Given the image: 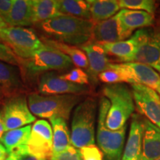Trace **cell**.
Segmentation results:
<instances>
[{
	"mask_svg": "<svg viewBox=\"0 0 160 160\" xmlns=\"http://www.w3.org/2000/svg\"><path fill=\"white\" fill-rule=\"evenodd\" d=\"M19 65L26 77L31 81H34L40 75L47 72L68 69L73 63L62 52L44 45L30 59H19Z\"/></svg>",
	"mask_w": 160,
	"mask_h": 160,
	"instance_id": "5",
	"label": "cell"
},
{
	"mask_svg": "<svg viewBox=\"0 0 160 160\" xmlns=\"http://www.w3.org/2000/svg\"><path fill=\"white\" fill-rule=\"evenodd\" d=\"M9 27L8 25V24L5 22V21H4V19L0 17V29H2V28H6Z\"/></svg>",
	"mask_w": 160,
	"mask_h": 160,
	"instance_id": "38",
	"label": "cell"
},
{
	"mask_svg": "<svg viewBox=\"0 0 160 160\" xmlns=\"http://www.w3.org/2000/svg\"><path fill=\"white\" fill-rule=\"evenodd\" d=\"M145 29H139L129 39L114 43L100 45L108 55L117 57L122 63L128 62L134 55L142 39Z\"/></svg>",
	"mask_w": 160,
	"mask_h": 160,
	"instance_id": "16",
	"label": "cell"
},
{
	"mask_svg": "<svg viewBox=\"0 0 160 160\" xmlns=\"http://www.w3.org/2000/svg\"><path fill=\"white\" fill-rule=\"evenodd\" d=\"M91 20L94 23L113 17L120 10L117 0H88Z\"/></svg>",
	"mask_w": 160,
	"mask_h": 160,
	"instance_id": "22",
	"label": "cell"
},
{
	"mask_svg": "<svg viewBox=\"0 0 160 160\" xmlns=\"http://www.w3.org/2000/svg\"><path fill=\"white\" fill-rule=\"evenodd\" d=\"M120 9L142 11L153 14L156 10L155 2L152 0H119Z\"/></svg>",
	"mask_w": 160,
	"mask_h": 160,
	"instance_id": "28",
	"label": "cell"
},
{
	"mask_svg": "<svg viewBox=\"0 0 160 160\" xmlns=\"http://www.w3.org/2000/svg\"><path fill=\"white\" fill-rule=\"evenodd\" d=\"M153 68L154 69L155 71H157L160 73V64H159V65H156L154 68Z\"/></svg>",
	"mask_w": 160,
	"mask_h": 160,
	"instance_id": "39",
	"label": "cell"
},
{
	"mask_svg": "<svg viewBox=\"0 0 160 160\" xmlns=\"http://www.w3.org/2000/svg\"><path fill=\"white\" fill-rule=\"evenodd\" d=\"M32 125H29L20 128L6 131L0 139L1 144L7 150L8 153H11L22 146L27 145Z\"/></svg>",
	"mask_w": 160,
	"mask_h": 160,
	"instance_id": "26",
	"label": "cell"
},
{
	"mask_svg": "<svg viewBox=\"0 0 160 160\" xmlns=\"http://www.w3.org/2000/svg\"><path fill=\"white\" fill-rule=\"evenodd\" d=\"M83 95L44 96L33 93L28 96V106L33 115L49 120L62 118L68 120L72 110L81 102Z\"/></svg>",
	"mask_w": 160,
	"mask_h": 160,
	"instance_id": "3",
	"label": "cell"
},
{
	"mask_svg": "<svg viewBox=\"0 0 160 160\" xmlns=\"http://www.w3.org/2000/svg\"><path fill=\"white\" fill-rule=\"evenodd\" d=\"M0 61L17 66L19 65V58L15 55L8 46L2 42H0Z\"/></svg>",
	"mask_w": 160,
	"mask_h": 160,
	"instance_id": "34",
	"label": "cell"
},
{
	"mask_svg": "<svg viewBox=\"0 0 160 160\" xmlns=\"http://www.w3.org/2000/svg\"><path fill=\"white\" fill-rule=\"evenodd\" d=\"M53 131V154L65 151L71 146V134L67 122L62 118L51 119Z\"/></svg>",
	"mask_w": 160,
	"mask_h": 160,
	"instance_id": "23",
	"label": "cell"
},
{
	"mask_svg": "<svg viewBox=\"0 0 160 160\" xmlns=\"http://www.w3.org/2000/svg\"><path fill=\"white\" fill-rule=\"evenodd\" d=\"M116 15L124 31L130 37L135 30L149 27L154 22L153 14L142 11L121 9Z\"/></svg>",
	"mask_w": 160,
	"mask_h": 160,
	"instance_id": "19",
	"label": "cell"
},
{
	"mask_svg": "<svg viewBox=\"0 0 160 160\" xmlns=\"http://www.w3.org/2000/svg\"><path fill=\"white\" fill-rule=\"evenodd\" d=\"M142 121V144L139 160H156L160 158V129L147 119Z\"/></svg>",
	"mask_w": 160,
	"mask_h": 160,
	"instance_id": "17",
	"label": "cell"
},
{
	"mask_svg": "<svg viewBox=\"0 0 160 160\" xmlns=\"http://www.w3.org/2000/svg\"><path fill=\"white\" fill-rule=\"evenodd\" d=\"M8 155V153L7 150L4 147L2 144L0 143V160H6Z\"/></svg>",
	"mask_w": 160,
	"mask_h": 160,
	"instance_id": "37",
	"label": "cell"
},
{
	"mask_svg": "<svg viewBox=\"0 0 160 160\" xmlns=\"http://www.w3.org/2000/svg\"><path fill=\"white\" fill-rule=\"evenodd\" d=\"M3 97H4V95H3L2 91L1 88H0V101H1V99H2V98H3Z\"/></svg>",
	"mask_w": 160,
	"mask_h": 160,
	"instance_id": "40",
	"label": "cell"
},
{
	"mask_svg": "<svg viewBox=\"0 0 160 160\" xmlns=\"http://www.w3.org/2000/svg\"><path fill=\"white\" fill-rule=\"evenodd\" d=\"M13 3L14 0H0V17L5 22L9 17Z\"/></svg>",
	"mask_w": 160,
	"mask_h": 160,
	"instance_id": "35",
	"label": "cell"
},
{
	"mask_svg": "<svg viewBox=\"0 0 160 160\" xmlns=\"http://www.w3.org/2000/svg\"><path fill=\"white\" fill-rule=\"evenodd\" d=\"M6 23L9 27L25 28L33 25L32 1L14 0Z\"/></svg>",
	"mask_w": 160,
	"mask_h": 160,
	"instance_id": "21",
	"label": "cell"
},
{
	"mask_svg": "<svg viewBox=\"0 0 160 160\" xmlns=\"http://www.w3.org/2000/svg\"><path fill=\"white\" fill-rule=\"evenodd\" d=\"M131 37L124 31L117 15L108 19L94 23L91 41L102 44L114 43L129 39Z\"/></svg>",
	"mask_w": 160,
	"mask_h": 160,
	"instance_id": "14",
	"label": "cell"
},
{
	"mask_svg": "<svg viewBox=\"0 0 160 160\" xmlns=\"http://www.w3.org/2000/svg\"><path fill=\"white\" fill-rule=\"evenodd\" d=\"M61 14L71 16L85 20H91L89 4L82 0H58ZM92 21V20H91Z\"/></svg>",
	"mask_w": 160,
	"mask_h": 160,
	"instance_id": "27",
	"label": "cell"
},
{
	"mask_svg": "<svg viewBox=\"0 0 160 160\" xmlns=\"http://www.w3.org/2000/svg\"><path fill=\"white\" fill-rule=\"evenodd\" d=\"M156 160H160V158H159V159H156Z\"/></svg>",
	"mask_w": 160,
	"mask_h": 160,
	"instance_id": "41",
	"label": "cell"
},
{
	"mask_svg": "<svg viewBox=\"0 0 160 160\" xmlns=\"http://www.w3.org/2000/svg\"><path fill=\"white\" fill-rule=\"evenodd\" d=\"M110 105L111 104L108 99L105 97L102 98L100 100L98 117L97 143L105 160H121L127 125L117 131H111L106 128L105 120Z\"/></svg>",
	"mask_w": 160,
	"mask_h": 160,
	"instance_id": "6",
	"label": "cell"
},
{
	"mask_svg": "<svg viewBox=\"0 0 160 160\" xmlns=\"http://www.w3.org/2000/svg\"><path fill=\"white\" fill-rule=\"evenodd\" d=\"M109 68L119 70L129 78L131 84L146 86L160 95V75L153 68L143 64L125 62L111 63Z\"/></svg>",
	"mask_w": 160,
	"mask_h": 160,
	"instance_id": "10",
	"label": "cell"
},
{
	"mask_svg": "<svg viewBox=\"0 0 160 160\" xmlns=\"http://www.w3.org/2000/svg\"><path fill=\"white\" fill-rule=\"evenodd\" d=\"M32 6L33 25L62 15L59 11L58 0H33Z\"/></svg>",
	"mask_w": 160,
	"mask_h": 160,
	"instance_id": "25",
	"label": "cell"
},
{
	"mask_svg": "<svg viewBox=\"0 0 160 160\" xmlns=\"http://www.w3.org/2000/svg\"><path fill=\"white\" fill-rule=\"evenodd\" d=\"M6 132L5 119H4V113L3 110L0 109V139L2 137L4 133Z\"/></svg>",
	"mask_w": 160,
	"mask_h": 160,
	"instance_id": "36",
	"label": "cell"
},
{
	"mask_svg": "<svg viewBox=\"0 0 160 160\" xmlns=\"http://www.w3.org/2000/svg\"><path fill=\"white\" fill-rule=\"evenodd\" d=\"M0 88L4 97L22 94L25 90L23 77L17 65L0 61Z\"/></svg>",
	"mask_w": 160,
	"mask_h": 160,
	"instance_id": "15",
	"label": "cell"
},
{
	"mask_svg": "<svg viewBox=\"0 0 160 160\" xmlns=\"http://www.w3.org/2000/svg\"><path fill=\"white\" fill-rule=\"evenodd\" d=\"M2 110L6 131L29 125L36 120L23 94L9 97L4 104Z\"/></svg>",
	"mask_w": 160,
	"mask_h": 160,
	"instance_id": "8",
	"label": "cell"
},
{
	"mask_svg": "<svg viewBox=\"0 0 160 160\" xmlns=\"http://www.w3.org/2000/svg\"><path fill=\"white\" fill-rule=\"evenodd\" d=\"M36 26L44 35L42 37L80 46L91 40L94 22L62 14Z\"/></svg>",
	"mask_w": 160,
	"mask_h": 160,
	"instance_id": "1",
	"label": "cell"
},
{
	"mask_svg": "<svg viewBox=\"0 0 160 160\" xmlns=\"http://www.w3.org/2000/svg\"><path fill=\"white\" fill-rule=\"evenodd\" d=\"M97 105L94 98L87 97L75 108L71 122V141L76 148L95 145Z\"/></svg>",
	"mask_w": 160,
	"mask_h": 160,
	"instance_id": "4",
	"label": "cell"
},
{
	"mask_svg": "<svg viewBox=\"0 0 160 160\" xmlns=\"http://www.w3.org/2000/svg\"><path fill=\"white\" fill-rule=\"evenodd\" d=\"M37 89L41 95H84L89 91L88 85L75 84L60 79L54 72H47L38 78Z\"/></svg>",
	"mask_w": 160,
	"mask_h": 160,
	"instance_id": "11",
	"label": "cell"
},
{
	"mask_svg": "<svg viewBox=\"0 0 160 160\" xmlns=\"http://www.w3.org/2000/svg\"><path fill=\"white\" fill-rule=\"evenodd\" d=\"M102 93L111 104L105 120L106 128L111 131L122 128L135 110L132 91L122 83L105 85Z\"/></svg>",
	"mask_w": 160,
	"mask_h": 160,
	"instance_id": "2",
	"label": "cell"
},
{
	"mask_svg": "<svg viewBox=\"0 0 160 160\" xmlns=\"http://www.w3.org/2000/svg\"><path fill=\"white\" fill-rule=\"evenodd\" d=\"M42 42L44 45L50 46L62 52L71 59V61L76 66L80 68H88V62L87 56L85 52L77 46L68 45V44L61 42L56 41L53 39H47L45 37H42Z\"/></svg>",
	"mask_w": 160,
	"mask_h": 160,
	"instance_id": "24",
	"label": "cell"
},
{
	"mask_svg": "<svg viewBox=\"0 0 160 160\" xmlns=\"http://www.w3.org/2000/svg\"><path fill=\"white\" fill-rule=\"evenodd\" d=\"M98 78L101 82L106 83L107 85H113V84H131V80L125 73L115 68H109L102 72L98 76Z\"/></svg>",
	"mask_w": 160,
	"mask_h": 160,
	"instance_id": "29",
	"label": "cell"
},
{
	"mask_svg": "<svg viewBox=\"0 0 160 160\" xmlns=\"http://www.w3.org/2000/svg\"><path fill=\"white\" fill-rule=\"evenodd\" d=\"M60 79L78 84V85H87L89 83L88 76L82 69L74 68L68 73L59 76Z\"/></svg>",
	"mask_w": 160,
	"mask_h": 160,
	"instance_id": "30",
	"label": "cell"
},
{
	"mask_svg": "<svg viewBox=\"0 0 160 160\" xmlns=\"http://www.w3.org/2000/svg\"><path fill=\"white\" fill-rule=\"evenodd\" d=\"M6 160H46L42 159L29 151L27 145L22 146L8 153Z\"/></svg>",
	"mask_w": 160,
	"mask_h": 160,
	"instance_id": "31",
	"label": "cell"
},
{
	"mask_svg": "<svg viewBox=\"0 0 160 160\" xmlns=\"http://www.w3.org/2000/svg\"><path fill=\"white\" fill-rule=\"evenodd\" d=\"M143 121L137 114L132 117L131 130L121 160H139L142 152Z\"/></svg>",
	"mask_w": 160,
	"mask_h": 160,
	"instance_id": "20",
	"label": "cell"
},
{
	"mask_svg": "<svg viewBox=\"0 0 160 160\" xmlns=\"http://www.w3.org/2000/svg\"><path fill=\"white\" fill-rule=\"evenodd\" d=\"M82 160H103V153L95 145L86 146L79 149Z\"/></svg>",
	"mask_w": 160,
	"mask_h": 160,
	"instance_id": "33",
	"label": "cell"
},
{
	"mask_svg": "<svg viewBox=\"0 0 160 160\" xmlns=\"http://www.w3.org/2000/svg\"><path fill=\"white\" fill-rule=\"evenodd\" d=\"M87 56L89 73L93 79H97L99 73L109 69L111 62L105 50L99 44L90 41L79 46Z\"/></svg>",
	"mask_w": 160,
	"mask_h": 160,
	"instance_id": "18",
	"label": "cell"
},
{
	"mask_svg": "<svg viewBox=\"0 0 160 160\" xmlns=\"http://www.w3.org/2000/svg\"><path fill=\"white\" fill-rule=\"evenodd\" d=\"M50 160H82L79 149L70 146L65 151L52 154Z\"/></svg>",
	"mask_w": 160,
	"mask_h": 160,
	"instance_id": "32",
	"label": "cell"
},
{
	"mask_svg": "<svg viewBox=\"0 0 160 160\" xmlns=\"http://www.w3.org/2000/svg\"><path fill=\"white\" fill-rule=\"evenodd\" d=\"M0 41L20 59H30L44 44L33 28L8 27L0 29Z\"/></svg>",
	"mask_w": 160,
	"mask_h": 160,
	"instance_id": "7",
	"label": "cell"
},
{
	"mask_svg": "<svg viewBox=\"0 0 160 160\" xmlns=\"http://www.w3.org/2000/svg\"><path fill=\"white\" fill-rule=\"evenodd\" d=\"M128 62L154 68L160 64V35L145 30L139 47Z\"/></svg>",
	"mask_w": 160,
	"mask_h": 160,
	"instance_id": "13",
	"label": "cell"
},
{
	"mask_svg": "<svg viewBox=\"0 0 160 160\" xmlns=\"http://www.w3.org/2000/svg\"><path fill=\"white\" fill-rule=\"evenodd\" d=\"M135 106L141 114L160 129V96L149 88L138 83L131 84Z\"/></svg>",
	"mask_w": 160,
	"mask_h": 160,
	"instance_id": "9",
	"label": "cell"
},
{
	"mask_svg": "<svg viewBox=\"0 0 160 160\" xmlns=\"http://www.w3.org/2000/svg\"><path fill=\"white\" fill-rule=\"evenodd\" d=\"M27 146L30 151L42 159H51L53 154V131L47 120L39 119L33 124Z\"/></svg>",
	"mask_w": 160,
	"mask_h": 160,
	"instance_id": "12",
	"label": "cell"
}]
</instances>
